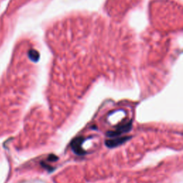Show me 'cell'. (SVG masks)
<instances>
[{"instance_id":"cell-5","label":"cell","mask_w":183,"mask_h":183,"mask_svg":"<svg viewBox=\"0 0 183 183\" xmlns=\"http://www.w3.org/2000/svg\"><path fill=\"white\" fill-rule=\"evenodd\" d=\"M57 160H58V157L54 155H49L47 157V160L49 162H56Z\"/></svg>"},{"instance_id":"cell-4","label":"cell","mask_w":183,"mask_h":183,"mask_svg":"<svg viewBox=\"0 0 183 183\" xmlns=\"http://www.w3.org/2000/svg\"><path fill=\"white\" fill-rule=\"evenodd\" d=\"M41 165H42V166L44 167V168H45L47 170H48L49 172H51L52 171H53V170H54L53 167H52V166H50V165H47V163H45V162H42Z\"/></svg>"},{"instance_id":"cell-2","label":"cell","mask_w":183,"mask_h":183,"mask_svg":"<svg viewBox=\"0 0 183 183\" xmlns=\"http://www.w3.org/2000/svg\"><path fill=\"white\" fill-rule=\"evenodd\" d=\"M84 142V138L82 137H78L74 138L70 143L71 148L75 154L77 155H84L86 154V151L82 147V144Z\"/></svg>"},{"instance_id":"cell-3","label":"cell","mask_w":183,"mask_h":183,"mask_svg":"<svg viewBox=\"0 0 183 183\" xmlns=\"http://www.w3.org/2000/svg\"><path fill=\"white\" fill-rule=\"evenodd\" d=\"M130 139H131V137H116L114 139L107 140L105 141V145L109 148H114L119 146V145H123L125 142L128 141Z\"/></svg>"},{"instance_id":"cell-1","label":"cell","mask_w":183,"mask_h":183,"mask_svg":"<svg viewBox=\"0 0 183 183\" xmlns=\"http://www.w3.org/2000/svg\"><path fill=\"white\" fill-rule=\"evenodd\" d=\"M132 121L130 120L128 122H126L125 124L119 125L117 127V129L114 131H108L106 133V135L109 137H117L124 133H127L132 130Z\"/></svg>"}]
</instances>
